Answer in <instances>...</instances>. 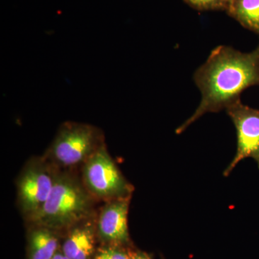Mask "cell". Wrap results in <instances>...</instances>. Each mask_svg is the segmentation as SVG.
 Segmentation results:
<instances>
[{
    "label": "cell",
    "instance_id": "1",
    "mask_svg": "<svg viewBox=\"0 0 259 259\" xmlns=\"http://www.w3.org/2000/svg\"><path fill=\"white\" fill-rule=\"evenodd\" d=\"M194 81L202 100L190 118L176 130L177 134H182L204 114L226 110L241 100L245 90L259 86V44L249 53L228 46L216 47L194 73Z\"/></svg>",
    "mask_w": 259,
    "mask_h": 259
},
{
    "label": "cell",
    "instance_id": "2",
    "mask_svg": "<svg viewBox=\"0 0 259 259\" xmlns=\"http://www.w3.org/2000/svg\"><path fill=\"white\" fill-rule=\"evenodd\" d=\"M91 195L75 177L57 173L47 202L30 221L52 230L71 228L88 219L93 207Z\"/></svg>",
    "mask_w": 259,
    "mask_h": 259
},
{
    "label": "cell",
    "instance_id": "3",
    "mask_svg": "<svg viewBox=\"0 0 259 259\" xmlns=\"http://www.w3.org/2000/svg\"><path fill=\"white\" fill-rule=\"evenodd\" d=\"M104 144L103 134L95 126L66 122L61 125L49 149L58 164L71 166L85 162Z\"/></svg>",
    "mask_w": 259,
    "mask_h": 259
},
{
    "label": "cell",
    "instance_id": "4",
    "mask_svg": "<svg viewBox=\"0 0 259 259\" xmlns=\"http://www.w3.org/2000/svg\"><path fill=\"white\" fill-rule=\"evenodd\" d=\"M83 177L86 188L98 198L110 201L131 197L132 186L122 176L105 144L84 162Z\"/></svg>",
    "mask_w": 259,
    "mask_h": 259
},
{
    "label": "cell",
    "instance_id": "5",
    "mask_svg": "<svg viewBox=\"0 0 259 259\" xmlns=\"http://www.w3.org/2000/svg\"><path fill=\"white\" fill-rule=\"evenodd\" d=\"M56 175L39 159L32 160L24 168L18 182V201L28 219H32L47 202Z\"/></svg>",
    "mask_w": 259,
    "mask_h": 259
},
{
    "label": "cell",
    "instance_id": "6",
    "mask_svg": "<svg viewBox=\"0 0 259 259\" xmlns=\"http://www.w3.org/2000/svg\"><path fill=\"white\" fill-rule=\"evenodd\" d=\"M227 114L236 129L237 151L223 175L228 177L245 158H253L259 168V110L238 100L227 107Z\"/></svg>",
    "mask_w": 259,
    "mask_h": 259
},
{
    "label": "cell",
    "instance_id": "7",
    "mask_svg": "<svg viewBox=\"0 0 259 259\" xmlns=\"http://www.w3.org/2000/svg\"><path fill=\"white\" fill-rule=\"evenodd\" d=\"M130 197L108 201L97 220V231L103 241L112 245L129 241L127 214Z\"/></svg>",
    "mask_w": 259,
    "mask_h": 259
},
{
    "label": "cell",
    "instance_id": "8",
    "mask_svg": "<svg viewBox=\"0 0 259 259\" xmlns=\"http://www.w3.org/2000/svg\"><path fill=\"white\" fill-rule=\"evenodd\" d=\"M71 228L63 245V253L70 259L91 258L95 252V228L83 221Z\"/></svg>",
    "mask_w": 259,
    "mask_h": 259
},
{
    "label": "cell",
    "instance_id": "9",
    "mask_svg": "<svg viewBox=\"0 0 259 259\" xmlns=\"http://www.w3.org/2000/svg\"><path fill=\"white\" fill-rule=\"evenodd\" d=\"M54 230L36 226L29 236V259H51L57 252V237Z\"/></svg>",
    "mask_w": 259,
    "mask_h": 259
},
{
    "label": "cell",
    "instance_id": "10",
    "mask_svg": "<svg viewBox=\"0 0 259 259\" xmlns=\"http://www.w3.org/2000/svg\"><path fill=\"white\" fill-rule=\"evenodd\" d=\"M228 14L259 35V0H231Z\"/></svg>",
    "mask_w": 259,
    "mask_h": 259
},
{
    "label": "cell",
    "instance_id": "11",
    "mask_svg": "<svg viewBox=\"0 0 259 259\" xmlns=\"http://www.w3.org/2000/svg\"><path fill=\"white\" fill-rule=\"evenodd\" d=\"M194 9L199 11L223 10L228 11L231 0H184Z\"/></svg>",
    "mask_w": 259,
    "mask_h": 259
},
{
    "label": "cell",
    "instance_id": "12",
    "mask_svg": "<svg viewBox=\"0 0 259 259\" xmlns=\"http://www.w3.org/2000/svg\"><path fill=\"white\" fill-rule=\"evenodd\" d=\"M120 245H110L102 248L94 259H130V251Z\"/></svg>",
    "mask_w": 259,
    "mask_h": 259
},
{
    "label": "cell",
    "instance_id": "13",
    "mask_svg": "<svg viewBox=\"0 0 259 259\" xmlns=\"http://www.w3.org/2000/svg\"><path fill=\"white\" fill-rule=\"evenodd\" d=\"M130 259H152L148 253L145 252L136 250L130 251Z\"/></svg>",
    "mask_w": 259,
    "mask_h": 259
},
{
    "label": "cell",
    "instance_id": "14",
    "mask_svg": "<svg viewBox=\"0 0 259 259\" xmlns=\"http://www.w3.org/2000/svg\"><path fill=\"white\" fill-rule=\"evenodd\" d=\"M51 259H70L69 258H68L67 256H66V255L64 254L63 252H59L57 251L56 252V253L55 255H54V256Z\"/></svg>",
    "mask_w": 259,
    "mask_h": 259
}]
</instances>
